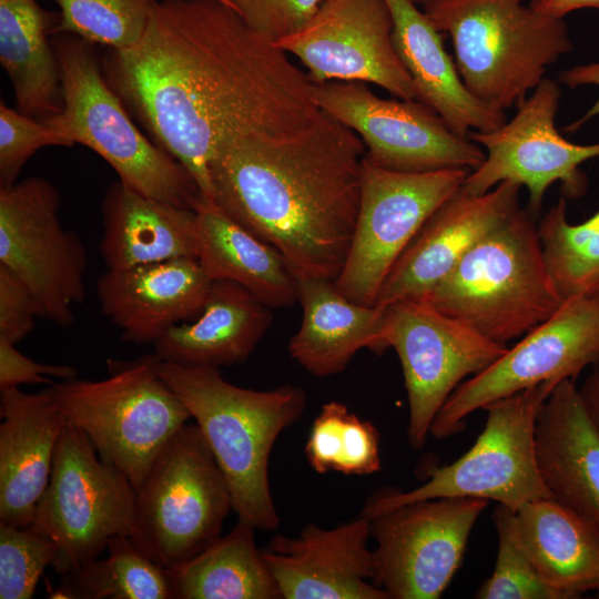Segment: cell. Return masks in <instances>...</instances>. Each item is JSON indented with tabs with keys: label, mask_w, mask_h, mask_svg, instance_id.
I'll return each mask as SVG.
<instances>
[{
	"label": "cell",
	"mask_w": 599,
	"mask_h": 599,
	"mask_svg": "<svg viewBox=\"0 0 599 599\" xmlns=\"http://www.w3.org/2000/svg\"><path fill=\"white\" fill-rule=\"evenodd\" d=\"M102 71L207 201L210 164L223 144L252 132L297 130L321 111L308 74L216 0H156L138 43L110 50Z\"/></svg>",
	"instance_id": "obj_1"
},
{
	"label": "cell",
	"mask_w": 599,
	"mask_h": 599,
	"mask_svg": "<svg viewBox=\"0 0 599 599\" xmlns=\"http://www.w3.org/2000/svg\"><path fill=\"white\" fill-rule=\"evenodd\" d=\"M366 149L324 111L287 132H252L210 164L213 202L280 251L295 277L336 280L355 230Z\"/></svg>",
	"instance_id": "obj_2"
},
{
	"label": "cell",
	"mask_w": 599,
	"mask_h": 599,
	"mask_svg": "<svg viewBox=\"0 0 599 599\" xmlns=\"http://www.w3.org/2000/svg\"><path fill=\"white\" fill-rule=\"evenodd\" d=\"M159 372L201 429L229 483L238 519L258 530L277 529L270 455L281 433L301 418L306 393L291 384L267 390L243 388L225 380L216 367L161 359Z\"/></svg>",
	"instance_id": "obj_3"
},
{
	"label": "cell",
	"mask_w": 599,
	"mask_h": 599,
	"mask_svg": "<svg viewBox=\"0 0 599 599\" xmlns=\"http://www.w3.org/2000/svg\"><path fill=\"white\" fill-rule=\"evenodd\" d=\"M536 220L520 206L480 238L426 301L505 345L549 318L565 300L548 268Z\"/></svg>",
	"instance_id": "obj_4"
},
{
	"label": "cell",
	"mask_w": 599,
	"mask_h": 599,
	"mask_svg": "<svg viewBox=\"0 0 599 599\" xmlns=\"http://www.w3.org/2000/svg\"><path fill=\"white\" fill-rule=\"evenodd\" d=\"M424 12L450 37L465 87L496 111L516 108L572 50L565 20L524 0H438Z\"/></svg>",
	"instance_id": "obj_5"
},
{
	"label": "cell",
	"mask_w": 599,
	"mask_h": 599,
	"mask_svg": "<svg viewBox=\"0 0 599 599\" xmlns=\"http://www.w3.org/2000/svg\"><path fill=\"white\" fill-rule=\"evenodd\" d=\"M52 45L62 85V110L44 120L72 145L100 155L135 191L161 202L193 209L201 197L189 172L136 126L104 78L93 44L58 33Z\"/></svg>",
	"instance_id": "obj_6"
},
{
	"label": "cell",
	"mask_w": 599,
	"mask_h": 599,
	"mask_svg": "<svg viewBox=\"0 0 599 599\" xmlns=\"http://www.w3.org/2000/svg\"><path fill=\"white\" fill-rule=\"evenodd\" d=\"M160 363L155 353L129 363L110 362V375L102 380L75 377L51 385L67 420L135 491L164 444L192 418L161 377Z\"/></svg>",
	"instance_id": "obj_7"
},
{
	"label": "cell",
	"mask_w": 599,
	"mask_h": 599,
	"mask_svg": "<svg viewBox=\"0 0 599 599\" xmlns=\"http://www.w3.org/2000/svg\"><path fill=\"white\" fill-rule=\"evenodd\" d=\"M135 493L130 538L163 569L216 540L233 509L229 483L196 424L164 444Z\"/></svg>",
	"instance_id": "obj_8"
},
{
	"label": "cell",
	"mask_w": 599,
	"mask_h": 599,
	"mask_svg": "<svg viewBox=\"0 0 599 599\" xmlns=\"http://www.w3.org/2000/svg\"><path fill=\"white\" fill-rule=\"evenodd\" d=\"M557 384L542 382L486 405L484 429L460 458L430 469L417 488L375 491L359 516L372 520L399 506L436 498H481L517 510L552 497L538 468L535 430L538 413Z\"/></svg>",
	"instance_id": "obj_9"
},
{
	"label": "cell",
	"mask_w": 599,
	"mask_h": 599,
	"mask_svg": "<svg viewBox=\"0 0 599 599\" xmlns=\"http://www.w3.org/2000/svg\"><path fill=\"white\" fill-rule=\"evenodd\" d=\"M135 495L129 478L104 463L89 437L67 422L29 526L55 542L54 571L63 576L100 557L112 537L130 536Z\"/></svg>",
	"instance_id": "obj_10"
},
{
	"label": "cell",
	"mask_w": 599,
	"mask_h": 599,
	"mask_svg": "<svg viewBox=\"0 0 599 599\" xmlns=\"http://www.w3.org/2000/svg\"><path fill=\"white\" fill-rule=\"evenodd\" d=\"M60 204L58 189L41 176L0 187V264L28 285L38 317L67 328L85 300L88 253L63 227Z\"/></svg>",
	"instance_id": "obj_11"
},
{
	"label": "cell",
	"mask_w": 599,
	"mask_h": 599,
	"mask_svg": "<svg viewBox=\"0 0 599 599\" xmlns=\"http://www.w3.org/2000/svg\"><path fill=\"white\" fill-rule=\"evenodd\" d=\"M468 173L464 169L397 172L364 158L355 230L335 280L338 291L374 306L394 263L434 211L463 186Z\"/></svg>",
	"instance_id": "obj_12"
},
{
	"label": "cell",
	"mask_w": 599,
	"mask_h": 599,
	"mask_svg": "<svg viewBox=\"0 0 599 599\" xmlns=\"http://www.w3.org/2000/svg\"><path fill=\"white\" fill-rule=\"evenodd\" d=\"M599 364V294L573 296L493 365L463 382L435 416L429 434L461 432L467 416L489 403L542 382L576 380Z\"/></svg>",
	"instance_id": "obj_13"
},
{
	"label": "cell",
	"mask_w": 599,
	"mask_h": 599,
	"mask_svg": "<svg viewBox=\"0 0 599 599\" xmlns=\"http://www.w3.org/2000/svg\"><path fill=\"white\" fill-rule=\"evenodd\" d=\"M384 308L383 338L399 358L409 405L410 447H424L432 423L469 375L498 361L508 345L491 342L426 300H402Z\"/></svg>",
	"instance_id": "obj_14"
},
{
	"label": "cell",
	"mask_w": 599,
	"mask_h": 599,
	"mask_svg": "<svg viewBox=\"0 0 599 599\" xmlns=\"http://www.w3.org/2000/svg\"><path fill=\"white\" fill-rule=\"evenodd\" d=\"M561 90L545 78L517 106L515 115L488 132L467 135L486 150L481 165L468 173L463 190L484 194L504 181L525 186L527 210L538 217L546 191L560 182L565 199H578L587 192L588 180L580 165L599 158V142L576 144L564 138L555 125Z\"/></svg>",
	"instance_id": "obj_15"
},
{
	"label": "cell",
	"mask_w": 599,
	"mask_h": 599,
	"mask_svg": "<svg viewBox=\"0 0 599 599\" xmlns=\"http://www.w3.org/2000/svg\"><path fill=\"white\" fill-rule=\"evenodd\" d=\"M313 98L319 110L357 133L365 158L377 166L405 173L473 171L485 161L481 146L454 133L417 100L383 99L356 81L314 83Z\"/></svg>",
	"instance_id": "obj_16"
},
{
	"label": "cell",
	"mask_w": 599,
	"mask_h": 599,
	"mask_svg": "<svg viewBox=\"0 0 599 599\" xmlns=\"http://www.w3.org/2000/svg\"><path fill=\"white\" fill-rule=\"evenodd\" d=\"M488 500L448 497L409 502L370 520L374 579L388 599H437L458 570Z\"/></svg>",
	"instance_id": "obj_17"
},
{
	"label": "cell",
	"mask_w": 599,
	"mask_h": 599,
	"mask_svg": "<svg viewBox=\"0 0 599 599\" xmlns=\"http://www.w3.org/2000/svg\"><path fill=\"white\" fill-rule=\"evenodd\" d=\"M274 43L296 57L314 83H373L395 98L417 100L394 47L386 0H324L304 27Z\"/></svg>",
	"instance_id": "obj_18"
},
{
	"label": "cell",
	"mask_w": 599,
	"mask_h": 599,
	"mask_svg": "<svg viewBox=\"0 0 599 599\" xmlns=\"http://www.w3.org/2000/svg\"><path fill=\"white\" fill-rule=\"evenodd\" d=\"M521 186L504 181L484 194L460 187L425 221L384 280L375 306L426 300L457 262L519 207Z\"/></svg>",
	"instance_id": "obj_19"
},
{
	"label": "cell",
	"mask_w": 599,
	"mask_h": 599,
	"mask_svg": "<svg viewBox=\"0 0 599 599\" xmlns=\"http://www.w3.org/2000/svg\"><path fill=\"white\" fill-rule=\"evenodd\" d=\"M370 520L332 529L306 525L297 537L273 536L263 557L282 599H388L376 587Z\"/></svg>",
	"instance_id": "obj_20"
},
{
	"label": "cell",
	"mask_w": 599,
	"mask_h": 599,
	"mask_svg": "<svg viewBox=\"0 0 599 599\" xmlns=\"http://www.w3.org/2000/svg\"><path fill=\"white\" fill-rule=\"evenodd\" d=\"M213 280L197 258L181 257L122 270L97 281L100 311L135 344H154L202 312Z\"/></svg>",
	"instance_id": "obj_21"
},
{
	"label": "cell",
	"mask_w": 599,
	"mask_h": 599,
	"mask_svg": "<svg viewBox=\"0 0 599 599\" xmlns=\"http://www.w3.org/2000/svg\"><path fill=\"white\" fill-rule=\"evenodd\" d=\"M0 522L29 527L52 470L67 418L52 387L0 389Z\"/></svg>",
	"instance_id": "obj_22"
},
{
	"label": "cell",
	"mask_w": 599,
	"mask_h": 599,
	"mask_svg": "<svg viewBox=\"0 0 599 599\" xmlns=\"http://www.w3.org/2000/svg\"><path fill=\"white\" fill-rule=\"evenodd\" d=\"M535 444L538 468L552 498L599 534V432L575 380L558 383L544 402Z\"/></svg>",
	"instance_id": "obj_23"
},
{
	"label": "cell",
	"mask_w": 599,
	"mask_h": 599,
	"mask_svg": "<svg viewBox=\"0 0 599 599\" xmlns=\"http://www.w3.org/2000/svg\"><path fill=\"white\" fill-rule=\"evenodd\" d=\"M386 3L393 18L394 47L414 82L417 101L463 138L470 131L488 132L501 126L506 113L483 104L468 91L444 45L443 33L426 13L412 0Z\"/></svg>",
	"instance_id": "obj_24"
},
{
	"label": "cell",
	"mask_w": 599,
	"mask_h": 599,
	"mask_svg": "<svg viewBox=\"0 0 599 599\" xmlns=\"http://www.w3.org/2000/svg\"><path fill=\"white\" fill-rule=\"evenodd\" d=\"M297 302L303 311L300 329L288 352L317 377L343 372L355 354L367 348L377 354L384 343V308L356 303L343 295L334 280L297 277Z\"/></svg>",
	"instance_id": "obj_25"
},
{
	"label": "cell",
	"mask_w": 599,
	"mask_h": 599,
	"mask_svg": "<svg viewBox=\"0 0 599 599\" xmlns=\"http://www.w3.org/2000/svg\"><path fill=\"white\" fill-rule=\"evenodd\" d=\"M272 319L271 308L245 287L214 280L200 315L170 328L153 344L154 353L182 366L237 365L253 353Z\"/></svg>",
	"instance_id": "obj_26"
},
{
	"label": "cell",
	"mask_w": 599,
	"mask_h": 599,
	"mask_svg": "<svg viewBox=\"0 0 599 599\" xmlns=\"http://www.w3.org/2000/svg\"><path fill=\"white\" fill-rule=\"evenodd\" d=\"M102 224L99 248L106 268L197 258L195 211L149 197L120 180L104 192Z\"/></svg>",
	"instance_id": "obj_27"
},
{
	"label": "cell",
	"mask_w": 599,
	"mask_h": 599,
	"mask_svg": "<svg viewBox=\"0 0 599 599\" xmlns=\"http://www.w3.org/2000/svg\"><path fill=\"white\" fill-rule=\"evenodd\" d=\"M197 261L214 280L235 282L270 308L297 302V281L277 248L231 219L213 201L199 199Z\"/></svg>",
	"instance_id": "obj_28"
},
{
	"label": "cell",
	"mask_w": 599,
	"mask_h": 599,
	"mask_svg": "<svg viewBox=\"0 0 599 599\" xmlns=\"http://www.w3.org/2000/svg\"><path fill=\"white\" fill-rule=\"evenodd\" d=\"M519 540L544 581L561 599L599 590V534L552 497L517 510Z\"/></svg>",
	"instance_id": "obj_29"
},
{
	"label": "cell",
	"mask_w": 599,
	"mask_h": 599,
	"mask_svg": "<svg viewBox=\"0 0 599 599\" xmlns=\"http://www.w3.org/2000/svg\"><path fill=\"white\" fill-rule=\"evenodd\" d=\"M59 17L37 0H0V62L18 110L44 120L62 110L59 64L49 33Z\"/></svg>",
	"instance_id": "obj_30"
},
{
	"label": "cell",
	"mask_w": 599,
	"mask_h": 599,
	"mask_svg": "<svg viewBox=\"0 0 599 599\" xmlns=\"http://www.w3.org/2000/svg\"><path fill=\"white\" fill-rule=\"evenodd\" d=\"M252 525H236L186 561L164 569L170 599H281L255 544Z\"/></svg>",
	"instance_id": "obj_31"
},
{
	"label": "cell",
	"mask_w": 599,
	"mask_h": 599,
	"mask_svg": "<svg viewBox=\"0 0 599 599\" xmlns=\"http://www.w3.org/2000/svg\"><path fill=\"white\" fill-rule=\"evenodd\" d=\"M106 557L92 559L62 576L55 599H170L164 569L144 556L130 536L112 537Z\"/></svg>",
	"instance_id": "obj_32"
},
{
	"label": "cell",
	"mask_w": 599,
	"mask_h": 599,
	"mask_svg": "<svg viewBox=\"0 0 599 599\" xmlns=\"http://www.w3.org/2000/svg\"><path fill=\"white\" fill-rule=\"evenodd\" d=\"M545 258L564 300L599 294V211L572 224L567 199H560L539 220Z\"/></svg>",
	"instance_id": "obj_33"
},
{
	"label": "cell",
	"mask_w": 599,
	"mask_h": 599,
	"mask_svg": "<svg viewBox=\"0 0 599 599\" xmlns=\"http://www.w3.org/2000/svg\"><path fill=\"white\" fill-rule=\"evenodd\" d=\"M380 434L337 400L324 404L305 445L309 466L318 474L369 475L380 470Z\"/></svg>",
	"instance_id": "obj_34"
},
{
	"label": "cell",
	"mask_w": 599,
	"mask_h": 599,
	"mask_svg": "<svg viewBox=\"0 0 599 599\" xmlns=\"http://www.w3.org/2000/svg\"><path fill=\"white\" fill-rule=\"evenodd\" d=\"M60 8L55 33L122 50L143 35L156 0H52Z\"/></svg>",
	"instance_id": "obj_35"
},
{
	"label": "cell",
	"mask_w": 599,
	"mask_h": 599,
	"mask_svg": "<svg viewBox=\"0 0 599 599\" xmlns=\"http://www.w3.org/2000/svg\"><path fill=\"white\" fill-rule=\"evenodd\" d=\"M498 552L493 573L477 590L478 599H561L547 585L525 551L516 529L515 510L497 504L493 514Z\"/></svg>",
	"instance_id": "obj_36"
},
{
	"label": "cell",
	"mask_w": 599,
	"mask_h": 599,
	"mask_svg": "<svg viewBox=\"0 0 599 599\" xmlns=\"http://www.w3.org/2000/svg\"><path fill=\"white\" fill-rule=\"evenodd\" d=\"M57 554L55 542L30 527L0 522V599H30Z\"/></svg>",
	"instance_id": "obj_37"
},
{
	"label": "cell",
	"mask_w": 599,
	"mask_h": 599,
	"mask_svg": "<svg viewBox=\"0 0 599 599\" xmlns=\"http://www.w3.org/2000/svg\"><path fill=\"white\" fill-rule=\"evenodd\" d=\"M49 145L73 146L42 120L0 103V187L14 184L26 162Z\"/></svg>",
	"instance_id": "obj_38"
},
{
	"label": "cell",
	"mask_w": 599,
	"mask_h": 599,
	"mask_svg": "<svg viewBox=\"0 0 599 599\" xmlns=\"http://www.w3.org/2000/svg\"><path fill=\"white\" fill-rule=\"evenodd\" d=\"M230 1L250 27L276 42L304 27L324 0Z\"/></svg>",
	"instance_id": "obj_39"
},
{
	"label": "cell",
	"mask_w": 599,
	"mask_h": 599,
	"mask_svg": "<svg viewBox=\"0 0 599 599\" xmlns=\"http://www.w3.org/2000/svg\"><path fill=\"white\" fill-rule=\"evenodd\" d=\"M37 317L35 301L28 285L0 264V341L16 345L34 328Z\"/></svg>",
	"instance_id": "obj_40"
},
{
	"label": "cell",
	"mask_w": 599,
	"mask_h": 599,
	"mask_svg": "<svg viewBox=\"0 0 599 599\" xmlns=\"http://www.w3.org/2000/svg\"><path fill=\"white\" fill-rule=\"evenodd\" d=\"M77 376V370L71 366L38 363L20 353L16 345L0 341V389L19 387L21 384L53 385L50 377L65 380Z\"/></svg>",
	"instance_id": "obj_41"
},
{
	"label": "cell",
	"mask_w": 599,
	"mask_h": 599,
	"mask_svg": "<svg viewBox=\"0 0 599 599\" xmlns=\"http://www.w3.org/2000/svg\"><path fill=\"white\" fill-rule=\"evenodd\" d=\"M558 81L571 89L581 85H596L599 88V62L565 69L558 74ZM597 115H599V98L580 119L566 126L565 132L573 133L578 131L586 122Z\"/></svg>",
	"instance_id": "obj_42"
},
{
	"label": "cell",
	"mask_w": 599,
	"mask_h": 599,
	"mask_svg": "<svg viewBox=\"0 0 599 599\" xmlns=\"http://www.w3.org/2000/svg\"><path fill=\"white\" fill-rule=\"evenodd\" d=\"M535 11L545 16L564 19L572 11L596 9L599 11V0H524Z\"/></svg>",
	"instance_id": "obj_43"
},
{
	"label": "cell",
	"mask_w": 599,
	"mask_h": 599,
	"mask_svg": "<svg viewBox=\"0 0 599 599\" xmlns=\"http://www.w3.org/2000/svg\"><path fill=\"white\" fill-rule=\"evenodd\" d=\"M585 409L599 432V368H596L579 388Z\"/></svg>",
	"instance_id": "obj_44"
},
{
	"label": "cell",
	"mask_w": 599,
	"mask_h": 599,
	"mask_svg": "<svg viewBox=\"0 0 599 599\" xmlns=\"http://www.w3.org/2000/svg\"><path fill=\"white\" fill-rule=\"evenodd\" d=\"M414 3L416 4H423L424 7L429 4V3H433V2H436L438 0H412Z\"/></svg>",
	"instance_id": "obj_45"
},
{
	"label": "cell",
	"mask_w": 599,
	"mask_h": 599,
	"mask_svg": "<svg viewBox=\"0 0 599 599\" xmlns=\"http://www.w3.org/2000/svg\"><path fill=\"white\" fill-rule=\"evenodd\" d=\"M216 1L222 2V3H224V4L229 6V7H231V1H230V0H216ZM231 8H232V7H231Z\"/></svg>",
	"instance_id": "obj_46"
}]
</instances>
